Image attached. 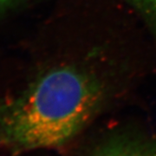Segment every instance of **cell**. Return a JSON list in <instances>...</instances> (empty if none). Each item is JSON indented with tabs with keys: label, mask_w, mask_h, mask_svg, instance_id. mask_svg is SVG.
Here are the masks:
<instances>
[{
	"label": "cell",
	"mask_w": 156,
	"mask_h": 156,
	"mask_svg": "<svg viewBox=\"0 0 156 156\" xmlns=\"http://www.w3.org/2000/svg\"><path fill=\"white\" fill-rule=\"evenodd\" d=\"M146 22L156 41V0H128Z\"/></svg>",
	"instance_id": "obj_3"
},
{
	"label": "cell",
	"mask_w": 156,
	"mask_h": 156,
	"mask_svg": "<svg viewBox=\"0 0 156 156\" xmlns=\"http://www.w3.org/2000/svg\"><path fill=\"white\" fill-rule=\"evenodd\" d=\"M86 156H156V141L119 137L99 146Z\"/></svg>",
	"instance_id": "obj_2"
},
{
	"label": "cell",
	"mask_w": 156,
	"mask_h": 156,
	"mask_svg": "<svg viewBox=\"0 0 156 156\" xmlns=\"http://www.w3.org/2000/svg\"><path fill=\"white\" fill-rule=\"evenodd\" d=\"M106 94L103 82L83 66L50 68L0 107V143L14 152L64 146L100 110Z\"/></svg>",
	"instance_id": "obj_1"
},
{
	"label": "cell",
	"mask_w": 156,
	"mask_h": 156,
	"mask_svg": "<svg viewBox=\"0 0 156 156\" xmlns=\"http://www.w3.org/2000/svg\"><path fill=\"white\" fill-rule=\"evenodd\" d=\"M17 0H0V10L13 4Z\"/></svg>",
	"instance_id": "obj_4"
}]
</instances>
